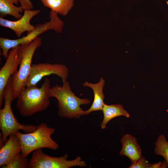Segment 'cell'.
<instances>
[{
  "mask_svg": "<svg viewBox=\"0 0 168 168\" xmlns=\"http://www.w3.org/2000/svg\"><path fill=\"white\" fill-rule=\"evenodd\" d=\"M40 9L24 10L22 17L15 21H12L0 17V26L12 30L18 38L26 31L30 32L33 30L35 26L30 23L31 19L40 12Z\"/></svg>",
  "mask_w": 168,
  "mask_h": 168,
  "instance_id": "30bf717a",
  "label": "cell"
},
{
  "mask_svg": "<svg viewBox=\"0 0 168 168\" xmlns=\"http://www.w3.org/2000/svg\"><path fill=\"white\" fill-rule=\"evenodd\" d=\"M21 6L24 10H30L33 8V4L30 0H20Z\"/></svg>",
  "mask_w": 168,
  "mask_h": 168,
  "instance_id": "ffe728a7",
  "label": "cell"
},
{
  "mask_svg": "<svg viewBox=\"0 0 168 168\" xmlns=\"http://www.w3.org/2000/svg\"><path fill=\"white\" fill-rule=\"evenodd\" d=\"M69 73L68 68L63 64L49 63L32 64L26 86L36 85L44 77L51 74L60 77L63 83L67 81Z\"/></svg>",
  "mask_w": 168,
  "mask_h": 168,
  "instance_id": "ba28073f",
  "label": "cell"
},
{
  "mask_svg": "<svg viewBox=\"0 0 168 168\" xmlns=\"http://www.w3.org/2000/svg\"><path fill=\"white\" fill-rule=\"evenodd\" d=\"M105 84V81L102 77L96 83H93L86 81L83 83L84 87H89L92 90L94 95L92 104L88 110L84 111V115L89 114L93 111L102 110L105 104V95L103 92V90Z\"/></svg>",
  "mask_w": 168,
  "mask_h": 168,
  "instance_id": "4fadbf2b",
  "label": "cell"
},
{
  "mask_svg": "<svg viewBox=\"0 0 168 168\" xmlns=\"http://www.w3.org/2000/svg\"><path fill=\"white\" fill-rule=\"evenodd\" d=\"M121 142L122 147L119 152L120 155L126 156L131 162L136 161L142 157L141 148L135 138L127 134L122 138Z\"/></svg>",
  "mask_w": 168,
  "mask_h": 168,
  "instance_id": "7c38bea8",
  "label": "cell"
},
{
  "mask_svg": "<svg viewBox=\"0 0 168 168\" xmlns=\"http://www.w3.org/2000/svg\"><path fill=\"white\" fill-rule=\"evenodd\" d=\"M42 39L38 37L31 43L19 46L18 54L21 58L18 70L10 77V83L15 99L19 96L22 89L26 87L29 76L34 54L40 46Z\"/></svg>",
  "mask_w": 168,
  "mask_h": 168,
  "instance_id": "5b68a950",
  "label": "cell"
},
{
  "mask_svg": "<svg viewBox=\"0 0 168 168\" xmlns=\"http://www.w3.org/2000/svg\"><path fill=\"white\" fill-rule=\"evenodd\" d=\"M151 164L148 163L144 157H142L138 161L132 162L129 168H149Z\"/></svg>",
  "mask_w": 168,
  "mask_h": 168,
  "instance_id": "d6986e66",
  "label": "cell"
},
{
  "mask_svg": "<svg viewBox=\"0 0 168 168\" xmlns=\"http://www.w3.org/2000/svg\"><path fill=\"white\" fill-rule=\"evenodd\" d=\"M51 87L48 77L45 78L40 87L37 85L24 87L17 98L16 108L20 114L27 117L46 110L50 104L49 92Z\"/></svg>",
  "mask_w": 168,
  "mask_h": 168,
  "instance_id": "6da1fadb",
  "label": "cell"
},
{
  "mask_svg": "<svg viewBox=\"0 0 168 168\" xmlns=\"http://www.w3.org/2000/svg\"><path fill=\"white\" fill-rule=\"evenodd\" d=\"M162 168V164L161 162L160 161L157 163L151 164L149 168Z\"/></svg>",
  "mask_w": 168,
  "mask_h": 168,
  "instance_id": "44dd1931",
  "label": "cell"
},
{
  "mask_svg": "<svg viewBox=\"0 0 168 168\" xmlns=\"http://www.w3.org/2000/svg\"><path fill=\"white\" fill-rule=\"evenodd\" d=\"M43 5L63 16H65L74 5V0H40Z\"/></svg>",
  "mask_w": 168,
  "mask_h": 168,
  "instance_id": "2e32d148",
  "label": "cell"
},
{
  "mask_svg": "<svg viewBox=\"0 0 168 168\" xmlns=\"http://www.w3.org/2000/svg\"><path fill=\"white\" fill-rule=\"evenodd\" d=\"M58 13L51 10L49 15L50 21L43 24H38L34 29L28 32L26 35L16 39L0 38V47L2 54L6 59L10 49L21 44H27L32 42L41 34L49 30H54L57 33L62 32L64 25L63 21L58 16Z\"/></svg>",
  "mask_w": 168,
  "mask_h": 168,
  "instance_id": "8992f818",
  "label": "cell"
},
{
  "mask_svg": "<svg viewBox=\"0 0 168 168\" xmlns=\"http://www.w3.org/2000/svg\"><path fill=\"white\" fill-rule=\"evenodd\" d=\"M102 111L103 119L100 126L102 129H105L107 123L114 118L121 116L130 117L128 112L125 110L122 105L119 104L107 105L105 103Z\"/></svg>",
  "mask_w": 168,
  "mask_h": 168,
  "instance_id": "5bb4252c",
  "label": "cell"
},
{
  "mask_svg": "<svg viewBox=\"0 0 168 168\" xmlns=\"http://www.w3.org/2000/svg\"><path fill=\"white\" fill-rule=\"evenodd\" d=\"M49 97H54L58 100V115L63 117L79 119L84 115L82 105L90 103L88 98H80L72 91L67 81L60 86L56 84L51 87L49 92Z\"/></svg>",
  "mask_w": 168,
  "mask_h": 168,
  "instance_id": "7a4b0ae2",
  "label": "cell"
},
{
  "mask_svg": "<svg viewBox=\"0 0 168 168\" xmlns=\"http://www.w3.org/2000/svg\"><path fill=\"white\" fill-rule=\"evenodd\" d=\"M155 144V154L163 157L168 165V142L165 136L163 134L160 135Z\"/></svg>",
  "mask_w": 168,
  "mask_h": 168,
  "instance_id": "e0dca14e",
  "label": "cell"
},
{
  "mask_svg": "<svg viewBox=\"0 0 168 168\" xmlns=\"http://www.w3.org/2000/svg\"><path fill=\"white\" fill-rule=\"evenodd\" d=\"M0 167L7 164L18 153L21 152L20 141L15 134H10L5 143L0 147Z\"/></svg>",
  "mask_w": 168,
  "mask_h": 168,
  "instance_id": "8fae6325",
  "label": "cell"
},
{
  "mask_svg": "<svg viewBox=\"0 0 168 168\" xmlns=\"http://www.w3.org/2000/svg\"><path fill=\"white\" fill-rule=\"evenodd\" d=\"M68 155L58 157L49 156L44 153L41 149L34 151L29 160V168H69L86 166L85 161L78 156L74 160H68Z\"/></svg>",
  "mask_w": 168,
  "mask_h": 168,
  "instance_id": "52a82bcc",
  "label": "cell"
},
{
  "mask_svg": "<svg viewBox=\"0 0 168 168\" xmlns=\"http://www.w3.org/2000/svg\"><path fill=\"white\" fill-rule=\"evenodd\" d=\"M55 130V128L49 127L42 123L32 132L23 133L18 131L16 132L15 134L21 142L22 156L27 157L31 152L42 148L56 150L59 145L51 138Z\"/></svg>",
  "mask_w": 168,
  "mask_h": 168,
  "instance_id": "277c9868",
  "label": "cell"
},
{
  "mask_svg": "<svg viewBox=\"0 0 168 168\" xmlns=\"http://www.w3.org/2000/svg\"><path fill=\"white\" fill-rule=\"evenodd\" d=\"M29 161L27 157H23L21 153L17 154L7 165L1 168H28Z\"/></svg>",
  "mask_w": 168,
  "mask_h": 168,
  "instance_id": "ac0fdd59",
  "label": "cell"
},
{
  "mask_svg": "<svg viewBox=\"0 0 168 168\" xmlns=\"http://www.w3.org/2000/svg\"><path fill=\"white\" fill-rule=\"evenodd\" d=\"M19 46L10 50L6 61L0 70V107L3 100V94L5 88L10 78L17 71V68L21 61L18 54Z\"/></svg>",
  "mask_w": 168,
  "mask_h": 168,
  "instance_id": "9c48e42d",
  "label": "cell"
},
{
  "mask_svg": "<svg viewBox=\"0 0 168 168\" xmlns=\"http://www.w3.org/2000/svg\"><path fill=\"white\" fill-rule=\"evenodd\" d=\"M20 0H0V17L3 18L7 15H11L18 19L22 16L21 14L24 9L21 6L17 5Z\"/></svg>",
  "mask_w": 168,
  "mask_h": 168,
  "instance_id": "9a60e30c",
  "label": "cell"
},
{
  "mask_svg": "<svg viewBox=\"0 0 168 168\" xmlns=\"http://www.w3.org/2000/svg\"><path fill=\"white\" fill-rule=\"evenodd\" d=\"M4 107L0 109V128L2 132L0 147L7 140V138L20 130L26 133L32 132L38 127L37 125L25 124L19 123L15 118L11 107V103L15 99L10 83V78L6 86L3 94Z\"/></svg>",
  "mask_w": 168,
  "mask_h": 168,
  "instance_id": "3957f363",
  "label": "cell"
}]
</instances>
